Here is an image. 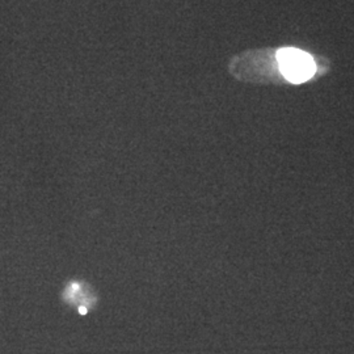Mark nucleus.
I'll return each instance as SVG.
<instances>
[{
  "mask_svg": "<svg viewBox=\"0 0 354 354\" xmlns=\"http://www.w3.org/2000/svg\"><path fill=\"white\" fill-rule=\"evenodd\" d=\"M276 61L279 73L294 84L307 82L317 71L313 57L308 53L295 48L279 49L276 53Z\"/></svg>",
  "mask_w": 354,
  "mask_h": 354,
  "instance_id": "1",
  "label": "nucleus"
}]
</instances>
